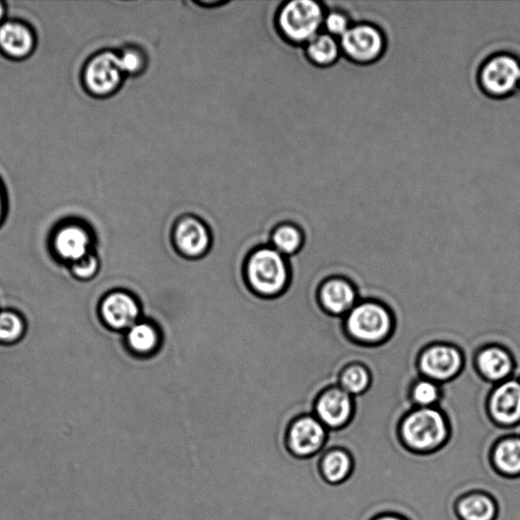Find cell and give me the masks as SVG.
Wrapping results in <instances>:
<instances>
[{"mask_svg":"<svg viewBox=\"0 0 520 520\" xmlns=\"http://www.w3.org/2000/svg\"><path fill=\"white\" fill-rule=\"evenodd\" d=\"M399 436L408 450L427 454L446 444L450 436V426L439 408H415L401 422Z\"/></svg>","mask_w":520,"mask_h":520,"instance_id":"cell-1","label":"cell"},{"mask_svg":"<svg viewBox=\"0 0 520 520\" xmlns=\"http://www.w3.org/2000/svg\"><path fill=\"white\" fill-rule=\"evenodd\" d=\"M344 320L348 336L365 346L383 344L395 329L392 311L376 301H359Z\"/></svg>","mask_w":520,"mask_h":520,"instance_id":"cell-2","label":"cell"},{"mask_svg":"<svg viewBox=\"0 0 520 520\" xmlns=\"http://www.w3.org/2000/svg\"><path fill=\"white\" fill-rule=\"evenodd\" d=\"M290 273L285 256L274 247L255 250L245 267L248 285L264 297H276L283 293L291 281Z\"/></svg>","mask_w":520,"mask_h":520,"instance_id":"cell-3","label":"cell"},{"mask_svg":"<svg viewBox=\"0 0 520 520\" xmlns=\"http://www.w3.org/2000/svg\"><path fill=\"white\" fill-rule=\"evenodd\" d=\"M324 22L323 10L312 0H295L280 11L278 25L281 33L295 43L309 42Z\"/></svg>","mask_w":520,"mask_h":520,"instance_id":"cell-4","label":"cell"},{"mask_svg":"<svg viewBox=\"0 0 520 520\" xmlns=\"http://www.w3.org/2000/svg\"><path fill=\"white\" fill-rule=\"evenodd\" d=\"M49 246L55 259L70 267L94 251V236L88 226L70 220L54 229Z\"/></svg>","mask_w":520,"mask_h":520,"instance_id":"cell-5","label":"cell"},{"mask_svg":"<svg viewBox=\"0 0 520 520\" xmlns=\"http://www.w3.org/2000/svg\"><path fill=\"white\" fill-rule=\"evenodd\" d=\"M123 77L119 54L105 50L93 55L86 63L83 84L91 95L104 98L118 90Z\"/></svg>","mask_w":520,"mask_h":520,"instance_id":"cell-6","label":"cell"},{"mask_svg":"<svg viewBox=\"0 0 520 520\" xmlns=\"http://www.w3.org/2000/svg\"><path fill=\"white\" fill-rule=\"evenodd\" d=\"M328 438L329 430L314 415H303L289 425L286 447L296 459L311 460L323 451Z\"/></svg>","mask_w":520,"mask_h":520,"instance_id":"cell-7","label":"cell"},{"mask_svg":"<svg viewBox=\"0 0 520 520\" xmlns=\"http://www.w3.org/2000/svg\"><path fill=\"white\" fill-rule=\"evenodd\" d=\"M464 364V355L459 348L435 344L421 353L418 367L423 378L445 384L460 375Z\"/></svg>","mask_w":520,"mask_h":520,"instance_id":"cell-8","label":"cell"},{"mask_svg":"<svg viewBox=\"0 0 520 520\" xmlns=\"http://www.w3.org/2000/svg\"><path fill=\"white\" fill-rule=\"evenodd\" d=\"M99 317L113 332L128 331L141 316V306L137 299L125 291L107 293L99 303Z\"/></svg>","mask_w":520,"mask_h":520,"instance_id":"cell-9","label":"cell"},{"mask_svg":"<svg viewBox=\"0 0 520 520\" xmlns=\"http://www.w3.org/2000/svg\"><path fill=\"white\" fill-rule=\"evenodd\" d=\"M480 81L491 96H506L520 83V63L508 54L493 56L483 65Z\"/></svg>","mask_w":520,"mask_h":520,"instance_id":"cell-10","label":"cell"},{"mask_svg":"<svg viewBox=\"0 0 520 520\" xmlns=\"http://www.w3.org/2000/svg\"><path fill=\"white\" fill-rule=\"evenodd\" d=\"M354 412V398L340 386H335L319 396L314 405L313 415L329 431H338L351 422Z\"/></svg>","mask_w":520,"mask_h":520,"instance_id":"cell-11","label":"cell"},{"mask_svg":"<svg viewBox=\"0 0 520 520\" xmlns=\"http://www.w3.org/2000/svg\"><path fill=\"white\" fill-rule=\"evenodd\" d=\"M488 413L500 427L520 425V380L509 378L495 385L488 400Z\"/></svg>","mask_w":520,"mask_h":520,"instance_id":"cell-12","label":"cell"},{"mask_svg":"<svg viewBox=\"0 0 520 520\" xmlns=\"http://www.w3.org/2000/svg\"><path fill=\"white\" fill-rule=\"evenodd\" d=\"M340 45L347 57L355 62L369 63L382 55L385 40L381 31L375 26L358 24L341 37Z\"/></svg>","mask_w":520,"mask_h":520,"instance_id":"cell-13","label":"cell"},{"mask_svg":"<svg viewBox=\"0 0 520 520\" xmlns=\"http://www.w3.org/2000/svg\"><path fill=\"white\" fill-rule=\"evenodd\" d=\"M173 241L182 255L197 258L210 249L212 237L209 228L202 220L185 217L176 223Z\"/></svg>","mask_w":520,"mask_h":520,"instance_id":"cell-14","label":"cell"},{"mask_svg":"<svg viewBox=\"0 0 520 520\" xmlns=\"http://www.w3.org/2000/svg\"><path fill=\"white\" fill-rule=\"evenodd\" d=\"M36 35L26 23L18 20L0 25V51L13 60L30 57L36 48Z\"/></svg>","mask_w":520,"mask_h":520,"instance_id":"cell-15","label":"cell"},{"mask_svg":"<svg viewBox=\"0 0 520 520\" xmlns=\"http://www.w3.org/2000/svg\"><path fill=\"white\" fill-rule=\"evenodd\" d=\"M318 301L324 311L345 317L360 301L355 287L346 279L325 281L318 291Z\"/></svg>","mask_w":520,"mask_h":520,"instance_id":"cell-16","label":"cell"},{"mask_svg":"<svg viewBox=\"0 0 520 520\" xmlns=\"http://www.w3.org/2000/svg\"><path fill=\"white\" fill-rule=\"evenodd\" d=\"M476 368L486 381L496 385L512 377L514 362L507 350L492 345L478 353Z\"/></svg>","mask_w":520,"mask_h":520,"instance_id":"cell-17","label":"cell"},{"mask_svg":"<svg viewBox=\"0 0 520 520\" xmlns=\"http://www.w3.org/2000/svg\"><path fill=\"white\" fill-rule=\"evenodd\" d=\"M354 470L352 455L343 448L323 449L318 459V473L321 479L336 486L346 482Z\"/></svg>","mask_w":520,"mask_h":520,"instance_id":"cell-18","label":"cell"},{"mask_svg":"<svg viewBox=\"0 0 520 520\" xmlns=\"http://www.w3.org/2000/svg\"><path fill=\"white\" fill-rule=\"evenodd\" d=\"M494 470L503 477L520 476V437L509 436L496 442L491 451Z\"/></svg>","mask_w":520,"mask_h":520,"instance_id":"cell-19","label":"cell"},{"mask_svg":"<svg viewBox=\"0 0 520 520\" xmlns=\"http://www.w3.org/2000/svg\"><path fill=\"white\" fill-rule=\"evenodd\" d=\"M455 511L461 520H495L498 506L491 495L474 491L458 500Z\"/></svg>","mask_w":520,"mask_h":520,"instance_id":"cell-20","label":"cell"},{"mask_svg":"<svg viewBox=\"0 0 520 520\" xmlns=\"http://www.w3.org/2000/svg\"><path fill=\"white\" fill-rule=\"evenodd\" d=\"M160 338L156 325L139 321L126 331L125 342L135 354L146 356L157 350Z\"/></svg>","mask_w":520,"mask_h":520,"instance_id":"cell-21","label":"cell"},{"mask_svg":"<svg viewBox=\"0 0 520 520\" xmlns=\"http://www.w3.org/2000/svg\"><path fill=\"white\" fill-rule=\"evenodd\" d=\"M341 45L330 34H318L307 43L306 53L320 67L334 64L340 55Z\"/></svg>","mask_w":520,"mask_h":520,"instance_id":"cell-22","label":"cell"},{"mask_svg":"<svg viewBox=\"0 0 520 520\" xmlns=\"http://www.w3.org/2000/svg\"><path fill=\"white\" fill-rule=\"evenodd\" d=\"M27 332L25 317L15 309L0 310V344L12 346L22 341Z\"/></svg>","mask_w":520,"mask_h":520,"instance_id":"cell-23","label":"cell"},{"mask_svg":"<svg viewBox=\"0 0 520 520\" xmlns=\"http://www.w3.org/2000/svg\"><path fill=\"white\" fill-rule=\"evenodd\" d=\"M371 384L370 371L361 364H354L346 368L341 377L339 386L353 398L367 392Z\"/></svg>","mask_w":520,"mask_h":520,"instance_id":"cell-24","label":"cell"},{"mask_svg":"<svg viewBox=\"0 0 520 520\" xmlns=\"http://www.w3.org/2000/svg\"><path fill=\"white\" fill-rule=\"evenodd\" d=\"M441 396V384L423 377L416 381L411 390V400L415 408H436Z\"/></svg>","mask_w":520,"mask_h":520,"instance_id":"cell-25","label":"cell"},{"mask_svg":"<svg viewBox=\"0 0 520 520\" xmlns=\"http://www.w3.org/2000/svg\"><path fill=\"white\" fill-rule=\"evenodd\" d=\"M274 248L281 254L292 256L304 245L301 229L293 225H282L277 228L272 237Z\"/></svg>","mask_w":520,"mask_h":520,"instance_id":"cell-26","label":"cell"},{"mask_svg":"<svg viewBox=\"0 0 520 520\" xmlns=\"http://www.w3.org/2000/svg\"><path fill=\"white\" fill-rule=\"evenodd\" d=\"M69 268L72 276L76 280L88 282L98 275L100 271V258L94 250Z\"/></svg>","mask_w":520,"mask_h":520,"instance_id":"cell-27","label":"cell"},{"mask_svg":"<svg viewBox=\"0 0 520 520\" xmlns=\"http://www.w3.org/2000/svg\"><path fill=\"white\" fill-rule=\"evenodd\" d=\"M119 59L124 75L140 74L146 67V56L136 47L123 49Z\"/></svg>","mask_w":520,"mask_h":520,"instance_id":"cell-28","label":"cell"},{"mask_svg":"<svg viewBox=\"0 0 520 520\" xmlns=\"http://www.w3.org/2000/svg\"><path fill=\"white\" fill-rule=\"evenodd\" d=\"M325 28L328 30V34L333 37H343L347 31L351 28L348 17L341 12H333L324 18L323 22Z\"/></svg>","mask_w":520,"mask_h":520,"instance_id":"cell-29","label":"cell"},{"mask_svg":"<svg viewBox=\"0 0 520 520\" xmlns=\"http://www.w3.org/2000/svg\"><path fill=\"white\" fill-rule=\"evenodd\" d=\"M7 214L6 195L4 193L2 184H0V226H2Z\"/></svg>","mask_w":520,"mask_h":520,"instance_id":"cell-30","label":"cell"},{"mask_svg":"<svg viewBox=\"0 0 520 520\" xmlns=\"http://www.w3.org/2000/svg\"><path fill=\"white\" fill-rule=\"evenodd\" d=\"M371 520H408L405 517H403L400 514L392 513V512H386L381 513L372 518Z\"/></svg>","mask_w":520,"mask_h":520,"instance_id":"cell-31","label":"cell"},{"mask_svg":"<svg viewBox=\"0 0 520 520\" xmlns=\"http://www.w3.org/2000/svg\"><path fill=\"white\" fill-rule=\"evenodd\" d=\"M6 16H7V7L6 4L3 2H0V25L6 22Z\"/></svg>","mask_w":520,"mask_h":520,"instance_id":"cell-32","label":"cell"}]
</instances>
